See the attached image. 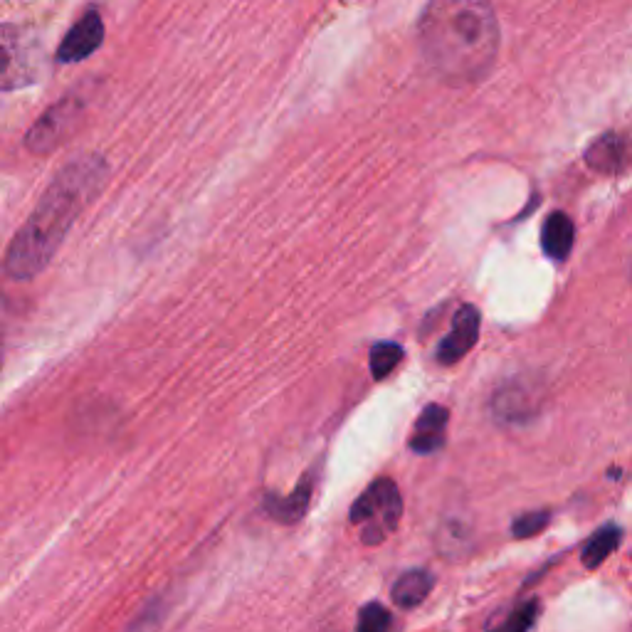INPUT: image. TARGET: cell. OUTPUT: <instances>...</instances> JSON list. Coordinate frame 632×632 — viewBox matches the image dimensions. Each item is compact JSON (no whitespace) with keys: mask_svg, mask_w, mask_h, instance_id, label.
Masks as SVG:
<instances>
[{"mask_svg":"<svg viewBox=\"0 0 632 632\" xmlns=\"http://www.w3.org/2000/svg\"><path fill=\"white\" fill-rule=\"evenodd\" d=\"M420 47L447 84L482 82L499 55V23L489 0H428L420 15Z\"/></svg>","mask_w":632,"mask_h":632,"instance_id":"obj_1","label":"cell"},{"mask_svg":"<svg viewBox=\"0 0 632 632\" xmlns=\"http://www.w3.org/2000/svg\"><path fill=\"white\" fill-rule=\"evenodd\" d=\"M107 176V166L97 156L77 158L57 173L5 252V272L10 279H33L50 265L79 213L99 196Z\"/></svg>","mask_w":632,"mask_h":632,"instance_id":"obj_2","label":"cell"},{"mask_svg":"<svg viewBox=\"0 0 632 632\" xmlns=\"http://www.w3.org/2000/svg\"><path fill=\"white\" fill-rule=\"evenodd\" d=\"M351 524L361 526V541L378 546L391 531L398 529L403 516V499L393 479L381 477L356 499L351 507Z\"/></svg>","mask_w":632,"mask_h":632,"instance_id":"obj_3","label":"cell"},{"mask_svg":"<svg viewBox=\"0 0 632 632\" xmlns=\"http://www.w3.org/2000/svg\"><path fill=\"white\" fill-rule=\"evenodd\" d=\"M79 117H82V102H79V99H65V102L55 104V107L30 129V151H35V154H47V151L55 149V146L60 144V141H65V136L75 129Z\"/></svg>","mask_w":632,"mask_h":632,"instance_id":"obj_4","label":"cell"},{"mask_svg":"<svg viewBox=\"0 0 632 632\" xmlns=\"http://www.w3.org/2000/svg\"><path fill=\"white\" fill-rule=\"evenodd\" d=\"M479 321H482V316H479V309L474 304H462L457 309L450 331L437 346L435 358L440 366H455L470 354L479 339Z\"/></svg>","mask_w":632,"mask_h":632,"instance_id":"obj_5","label":"cell"},{"mask_svg":"<svg viewBox=\"0 0 632 632\" xmlns=\"http://www.w3.org/2000/svg\"><path fill=\"white\" fill-rule=\"evenodd\" d=\"M104 40V20L97 10H87L82 18L77 20L75 28L67 33L65 42L57 50V60L60 62H79L84 57L92 55Z\"/></svg>","mask_w":632,"mask_h":632,"instance_id":"obj_6","label":"cell"},{"mask_svg":"<svg viewBox=\"0 0 632 632\" xmlns=\"http://www.w3.org/2000/svg\"><path fill=\"white\" fill-rule=\"evenodd\" d=\"M447 423H450V410L445 405H425L423 413L415 420L413 437H410L413 452H418V455H433V452L442 450V445L447 440Z\"/></svg>","mask_w":632,"mask_h":632,"instance_id":"obj_7","label":"cell"},{"mask_svg":"<svg viewBox=\"0 0 632 632\" xmlns=\"http://www.w3.org/2000/svg\"><path fill=\"white\" fill-rule=\"evenodd\" d=\"M314 494V477L312 472H307L302 477V482L287 494V497H279V494H267L265 497V512L279 524H299L304 519V514L309 512V504H312Z\"/></svg>","mask_w":632,"mask_h":632,"instance_id":"obj_8","label":"cell"},{"mask_svg":"<svg viewBox=\"0 0 632 632\" xmlns=\"http://www.w3.org/2000/svg\"><path fill=\"white\" fill-rule=\"evenodd\" d=\"M586 163L598 173H620L632 163V139L605 134L586 151Z\"/></svg>","mask_w":632,"mask_h":632,"instance_id":"obj_9","label":"cell"},{"mask_svg":"<svg viewBox=\"0 0 632 632\" xmlns=\"http://www.w3.org/2000/svg\"><path fill=\"white\" fill-rule=\"evenodd\" d=\"M573 240H576V228H573V220L566 213H551L546 218L544 230H541V247H544L546 255L551 260L563 262L571 255Z\"/></svg>","mask_w":632,"mask_h":632,"instance_id":"obj_10","label":"cell"},{"mask_svg":"<svg viewBox=\"0 0 632 632\" xmlns=\"http://www.w3.org/2000/svg\"><path fill=\"white\" fill-rule=\"evenodd\" d=\"M433 586L435 578L430 576L428 571H423V568L405 571L393 586V603L403 610L418 608V605L428 598L430 591H433Z\"/></svg>","mask_w":632,"mask_h":632,"instance_id":"obj_11","label":"cell"},{"mask_svg":"<svg viewBox=\"0 0 632 632\" xmlns=\"http://www.w3.org/2000/svg\"><path fill=\"white\" fill-rule=\"evenodd\" d=\"M534 395H531L529 386H507L497 393L494 398V410L502 420H526L534 413Z\"/></svg>","mask_w":632,"mask_h":632,"instance_id":"obj_12","label":"cell"},{"mask_svg":"<svg viewBox=\"0 0 632 632\" xmlns=\"http://www.w3.org/2000/svg\"><path fill=\"white\" fill-rule=\"evenodd\" d=\"M620 539H623V531L618 529V526H603V529L598 531V534L591 536V541L586 544V549H583L581 553V561L586 568H598L600 563L605 561V558L610 556L615 549H618Z\"/></svg>","mask_w":632,"mask_h":632,"instance_id":"obj_13","label":"cell"},{"mask_svg":"<svg viewBox=\"0 0 632 632\" xmlns=\"http://www.w3.org/2000/svg\"><path fill=\"white\" fill-rule=\"evenodd\" d=\"M403 346L393 344V341H381L371 349V376L376 381H383L398 368V363L403 361Z\"/></svg>","mask_w":632,"mask_h":632,"instance_id":"obj_14","label":"cell"},{"mask_svg":"<svg viewBox=\"0 0 632 632\" xmlns=\"http://www.w3.org/2000/svg\"><path fill=\"white\" fill-rule=\"evenodd\" d=\"M391 628V610L381 603H366L358 610L356 632H388Z\"/></svg>","mask_w":632,"mask_h":632,"instance_id":"obj_15","label":"cell"},{"mask_svg":"<svg viewBox=\"0 0 632 632\" xmlns=\"http://www.w3.org/2000/svg\"><path fill=\"white\" fill-rule=\"evenodd\" d=\"M551 514L549 512H529L516 516L512 524V536L514 539H531V536L541 534V531L549 526Z\"/></svg>","mask_w":632,"mask_h":632,"instance_id":"obj_16","label":"cell"},{"mask_svg":"<svg viewBox=\"0 0 632 632\" xmlns=\"http://www.w3.org/2000/svg\"><path fill=\"white\" fill-rule=\"evenodd\" d=\"M536 615H539V603H536V600H529V603L519 605V608L509 615L507 623H504L497 632H529Z\"/></svg>","mask_w":632,"mask_h":632,"instance_id":"obj_17","label":"cell"}]
</instances>
